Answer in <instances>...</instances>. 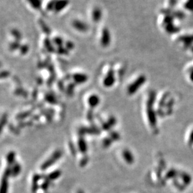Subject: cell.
I'll return each mask as SVG.
<instances>
[{"instance_id": "6da1fadb", "label": "cell", "mask_w": 193, "mask_h": 193, "mask_svg": "<svg viewBox=\"0 0 193 193\" xmlns=\"http://www.w3.org/2000/svg\"><path fill=\"white\" fill-rule=\"evenodd\" d=\"M69 3V0H50L46 5V12L58 13L65 9Z\"/></svg>"}, {"instance_id": "7a4b0ae2", "label": "cell", "mask_w": 193, "mask_h": 193, "mask_svg": "<svg viewBox=\"0 0 193 193\" xmlns=\"http://www.w3.org/2000/svg\"><path fill=\"white\" fill-rule=\"evenodd\" d=\"M146 81V77L144 75H140L134 80L127 88V93L130 95L134 94Z\"/></svg>"}, {"instance_id": "3957f363", "label": "cell", "mask_w": 193, "mask_h": 193, "mask_svg": "<svg viewBox=\"0 0 193 193\" xmlns=\"http://www.w3.org/2000/svg\"><path fill=\"white\" fill-rule=\"evenodd\" d=\"M111 33L109 30L107 28H104L101 31L100 41L103 47H107L111 43Z\"/></svg>"}, {"instance_id": "277c9868", "label": "cell", "mask_w": 193, "mask_h": 193, "mask_svg": "<svg viewBox=\"0 0 193 193\" xmlns=\"http://www.w3.org/2000/svg\"><path fill=\"white\" fill-rule=\"evenodd\" d=\"M164 23L166 31L169 33H176L178 29L173 25V18L171 16H166L164 18Z\"/></svg>"}, {"instance_id": "5b68a950", "label": "cell", "mask_w": 193, "mask_h": 193, "mask_svg": "<svg viewBox=\"0 0 193 193\" xmlns=\"http://www.w3.org/2000/svg\"><path fill=\"white\" fill-rule=\"evenodd\" d=\"M61 153L59 152V151H56L55 152L54 154H53L51 157L50 158H49L46 161L42 164L41 167V169L42 170H46L47 169L49 166H52L53 164H54L56 160H58L59 157H61Z\"/></svg>"}, {"instance_id": "8992f818", "label": "cell", "mask_w": 193, "mask_h": 193, "mask_svg": "<svg viewBox=\"0 0 193 193\" xmlns=\"http://www.w3.org/2000/svg\"><path fill=\"white\" fill-rule=\"evenodd\" d=\"M72 26L74 30H76L78 31L83 32L84 33L88 29V25L86 24L84 21L80 20V19H74L73 21Z\"/></svg>"}, {"instance_id": "52a82bcc", "label": "cell", "mask_w": 193, "mask_h": 193, "mask_svg": "<svg viewBox=\"0 0 193 193\" xmlns=\"http://www.w3.org/2000/svg\"><path fill=\"white\" fill-rule=\"evenodd\" d=\"M114 82H115L114 72L113 69H110L103 80L104 85L106 87H111L114 84Z\"/></svg>"}, {"instance_id": "ba28073f", "label": "cell", "mask_w": 193, "mask_h": 193, "mask_svg": "<svg viewBox=\"0 0 193 193\" xmlns=\"http://www.w3.org/2000/svg\"><path fill=\"white\" fill-rule=\"evenodd\" d=\"M102 11L99 7H95L91 12V18L94 23H98L102 18Z\"/></svg>"}, {"instance_id": "9c48e42d", "label": "cell", "mask_w": 193, "mask_h": 193, "mask_svg": "<svg viewBox=\"0 0 193 193\" xmlns=\"http://www.w3.org/2000/svg\"><path fill=\"white\" fill-rule=\"evenodd\" d=\"M26 2L29 6L36 11H39L42 7L41 0H26Z\"/></svg>"}, {"instance_id": "30bf717a", "label": "cell", "mask_w": 193, "mask_h": 193, "mask_svg": "<svg viewBox=\"0 0 193 193\" xmlns=\"http://www.w3.org/2000/svg\"><path fill=\"white\" fill-rule=\"evenodd\" d=\"M73 78L75 82L78 83H84L88 80V76L82 73H75L73 75Z\"/></svg>"}, {"instance_id": "8fae6325", "label": "cell", "mask_w": 193, "mask_h": 193, "mask_svg": "<svg viewBox=\"0 0 193 193\" xmlns=\"http://www.w3.org/2000/svg\"><path fill=\"white\" fill-rule=\"evenodd\" d=\"M123 156L127 164H131L134 163L133 156L132 153L130 151H128V150H125V151H123Z\"/></svg>"}, {"instance_id": "7c38bea8", "label": "cell", "mask_w": 193, "mask_h": 193, "mask_svg": "<svg viewBox=\"0 0 193 193\" xmlns=\"http://www.w3.org/2000/svg\"><path fill=\"white\" fill-rule=\"evenodd\" d=\"M100 98L96 95H91L88 99V104L91 107H95L100 103Z\"/></svg>"}, {"instance_id": "4fadbf2b", "label": "cell", "mask_w": 193, "mask_h": 193, "mask_svg": "<svg viewBox=\"0 0 193 193\" xmlns=\"http://www.w3.org/2000/svg\"><path fill=\"white\" fill-rule=\"evenodd\" d=\"M41 176L38 174H35L33 178V184H32V192H36L38 189V181L40 180Z\"/></svg>"}, {"instance_id": "5bb4252c", "label": "cell", "mask_w": 193, "mask_h": 193, "mask_svg": "<svg viewBox=\"0 0 193 193\" xmlns=\"http://www.w3.org/2000/svg\"><path fill=\"white\" fill-rule=\"evenodd\" d=\"M61 175V172L59 170H56L55 171H53L51 173L48 174L45 179L49 180V181L57 179Z\"/></svg>"}, {"instance_id": "9a60e30c", "label": "cell", "mask_w": 193, "mask_h": 193, "mask_svg": "<svg viewBox=\"0 0 193 193\" xmlns=\"http://www.w3.org/2000/svg\"><path fill=\"white\" fill-rule=\"evenodd\" d=\"M8 177H3L2 181V186H1V193H8Z\"/></svg>"}, {"instance_id": "2e32d148", "label": "cell", "mask_w": 193, "mask_h": 193, "mask_svg": "<svg viewBox=\"0 0 193 193\" xmlns=\"http://www.w3.org/2000/svg\"><path fill=\"white\" fill-rule=\"evenodd\" d=\"M78 147L80 151L83 153H86L87 151V146L86 144V142L83 140V139H80L78 142Z\"/></svg>"}, {"instance_id": "e0dca14e", "label": "cell", "mask_w": 193, "mask_h": 193, "mask_svg": "<svg viewBox=\"0 0 193 193\" xmlns=\"http://www.w3.org/2000/svg\"><path fill=\"white\" fill-rule=\"evenodd\" d=\"M15 153L14 152H11L7 156V162L8 164L12 165L15 163Z\"/></svg>"}, {"instance_id": "ac0fdd59", "label": "cell", "mask_w": 193, "mask_h": 193, "mask_svg": "<svg viewBox=\"0 0 193 193\" xmlns=\"http://www.w3.org/2000/svg\"><path fill=\"white\" fill-rule=\"evenodd\" d=\"M181 40L183 41L185 45H189L193 42V35L192 36L184 37L181 38Z\"/></svg>"}, {"instance_id": "d6986e66", "label": "cell", "mask_w": 193, "mask_h": 193, "mask_svg": "<svg viewBox=\"0 0 193 193\" xmlns=\"http://www.w3.org/2000/svg\"><path fill=\"white\" fill-rule=\"evenodd\" d=\"M12 176H16L19 174V173H20L21 171V166L18 164H16L12 168Z\"/></svg>"}, {"instance_id": "ffe728a7", "label": "cell", "mask_w": 193, "mask_h": 193, "mask_svg": "<svg viewBox=\"0 0 193 193\" xmlns=\"http://www.w3.org/2000/svg\"><path fill=\"white\" fill-rule=\"evenodd\" d=\"M49 184H50V181L46 179H45V181L43 182V183H42L41 186V188L42 190L44 191H46L49 186Z\"/></svg>"}, {"instance_id": "44dd1931", "label": "cell", "mask_w": 193, "mask_h": 193, "mask_svg": "<svg viewBox=\"0 0 193 193\" xmlns=\"http://www.w3.org/2000/svg\"><path fill=\"white\" fill-rule=\"evenodd\" d=\"M185 6L187 9L193 11V0H188Z\"/></svg>"}, {"instance_id": "7402d4cb", "label": "cell", "mask_w": 193, "mask_h": 193, "mask_svg": "<svg viewBox=\"0 0 193 193\" xmlns=\"http://www.w3.org/2000/svg\"><path fill=\"white\" fill-rule=\"evenodd\" d=\"M189 142L190 144H193V129L191 131L189 135Z\"/></svg>"}, {"instance_id": "603a6c76", "label": "cell", "mask_w": 193, "mask_h": 193, "mask_svg": "<svg viewBox=\"0 0 193 193\" xmlns=\"http://www.w3.org/2000/svg\"><path fill=\"white\" fill-rule=\"evenodd\" d=\"M189 78L190 80L193 82V68H191L189 72Z\"/></svg>"}, {"instance_id": "cb8c5ba5", "label": "cell", "mask_w": 193, "mask_h": 193, "mask_svg": "<svg viewBox=\"0 0 193 193\" xmlns=\"http://www.w3.org/2000/svg\"><path fill=\"white\" fill-rule=\"evenodd\" d=\"M112 139H113L114 140H117V139H119V135L117 134V133L116 132H114L112 134Z\"/></svg>"}, {"instance_id": "d4e9b609", "label": "cell", "mask_w": 193, "mask_h": 193, "mask_svg": "<svg viewBox=\"0 0 193 193\" xmlns=\"http://www.w3.org/2000/svg\"><path fill=\"white\" fill-rule=\"evenodd\" d=\"M111 141H110V139H109V140H108V139H105V141H104V145H105V146H110V144H111Z\"/></svg>"}, {"instance_id": "484cf974", "label": "cell", "mask_w": 193, "mask_h": 193, "mask_svg": "<svg viewBox=\"0 0 193 193\" xmlns=\"http://www.w3.org/2000/svg\"><path fill=\"white\" fill-rule=\"evenodd\" d=\"M77 193H84V192L83 191H81V190H79Z\"/></svg>"}]
</instances>
